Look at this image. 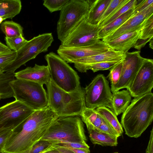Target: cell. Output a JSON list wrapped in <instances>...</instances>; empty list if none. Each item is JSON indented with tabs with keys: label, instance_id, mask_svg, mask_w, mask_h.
<instances>
[{
	"label": "cell",
	"instance_id": "cell-14",
	"mask_svg": "<svg viewBox=\"0 0 153 153\" xmlns=\"http://www.w3.org/2000/svg\"><path fill=\"white\" fill-rule=\"evenodd\" d=\"M110 48L106 43L100 40L93 45L83 47H68L60 45L57 52L67 63H72L79 59L104 53Z\"/></svg>",
	"mask_w": 153,
	"mask_h": 153
},
{
	"label": "cell",
	"instance_id": "cell-5",
	"mask_svg": "<svg viewBox=\"0 0 153 153\" xmlns=\"http://www.w3.org/2000/svg\"><path fill=\"white\" fill-rule=\"evenodd\" d=\"M89 0H69L60 10L57 23L58 39L62 42L87 16Z\"/></svg>",
	"mask_w": 153,
	"mask_h": 153
},
{
	"label": "cell",
	"instance_id": "cell-7",
	"mask_svg": "<svg viewBox=\"0 0 153 153\" xmlns=\"http://www.w3.org/2000/svg\"><path fill=\"white\" fill-rule=\"evenodd\" d=\"M15 100L35 111L48 107L47 94L43 85L36 82L15 79L10 83Z\"/></svg>",
	"mask_w": 153,
	"mask_h": 153
},
{
	"label": "cell",
	"instance_id": "cell-4",
	"mask_svg": "<svg viewBox=\"0 0 153 153\" xmlns=\"http://www.w3.org/2000/svg\"><path fill=\"white\" fill-rule=\"evenodd\" d=\"M40 140L86 142L84 125L78 116L58 117Z\"/></svg>",
	"mask_w": 153,
	"mask_h": 153
},
{
	"label": "cell",
	"instance_id": "cell-50",
	"mask_svg": "<svg viewBox=\"0 0 153 153\" xmlns=\"http://www.w3.org/2000/svg\"><path fill=\"white\" fill-rule=\"evenodd\" d=\"M119 153L118 152H113V153Z\"/></svg>",
	"mask_w": 153,
	"mask_h": 153
},
{
	"label": "cell",
	"instance_id": "cell-11",
	"mask_svg": "<svg viewBox=\"0 0 153 153\" xmlns=\"http://www.w3.org/2000/svg\"><path fill=\"white\" fill-rule=\"evenodd\" d=\"M101 28L98 25L88 23L85 19L61 42V45L68 47H81L93 45L100 40L98 36Z\"/></svg>",
	"mask_w": 153,
	"mask_h": 153
},
{
	"label": "cell",
	"instance_id": "cell-43",
	"mask_svg": "<svg viewBox=\"0 0 153 153\" xmlns=\"http://www.w3.org/2000/svg\"><path fill=\"white\" fill-rule=\"evenodd\" d=\"M11 51L7 45L0 42V54L8 52Z\"/></svg>",
	"mask_w": 153,
	"mask_h": 153
},
{
	"label": "cell",
	"instance_id": "cell-45",
	"mask_svg": "<svg viewBox=\"0 0 153 153\" xmlns=\"http://www.w3.org/2000/svg\"><path fill=\"white\" fill-rule=\"evenodd\" d=\"M149 42V47H150L152 49H153V38H152Z\"/></svg>",
	"mask_w": 153,
	"mask_h": 153
},
{
	"label": "cell",
	"instance_id": "cell-1",
	"mask_svg": "<svg viewBox=\"0 0 153 153\" xmlns=\"http://www.w3.org/2000/svg\"><path fill=\"white\" fill-rule=\"evenodd\" d=\"M58 117L49 107L35 111L21 128L7 141L3 150L7 153H26L40 141L53 122Z\"/></svg>",
	"mask_w": 153,
	"mask_h": 153
},
{
	"label": "cell",
	"instance_id": "cell-19",
	"mask_svg": "<svg viewBox=\"0 0 153 153\" xmlns=\"http://www.w3.org/2000/svg\"><path fill=\"white\" fill-rule=\"evenodd\" d=\"M111 0H89L90 7L86 21L91 24L97 25L100 18L108 7Z\"/></svg>",
	"mask_w": 153,
	"mask_h": 153
},
{
	"label": "cell",
	"instance_id": "cell-10",
	"mask_svg": "<svg viewBox=\"0 0 153 153\" xmlns=\"http://www.w3.org/2000/svg\"><path fill=\"white\" fill-rule=\"evenodd\" d=\"M35 111L19 100L8 103L0 110V128L17 131Z\"/></svg>",
	"mask_w": 153,
	"mask_h": 153
},
{
	"label": "cell",
	"instance_id": "cell-44",
	"mask_svg": "<svg viewBox=\"0 0 153 153\" xmlns=\"http://www.w3.org/2000/svg\"><path fill=\"white\" fill-rule=\"evenodd\" d=\"M67 148L71 150L74 153H90V150H87L81 149H73L70 148Z\"/></svg>",
	"mask_w": 153,
	"mask_h": 153
},
{
	"label": "cell",
	"instance_id": "cell-38",
	"mask_svg": "<svg viewBox=\"0 0 153 153\" xmlns=\"http://www.w3.org/2000/svg\"><path fill=\"white\" fill-rule=\"evenodd\" d=\"M13 132L11 129L0 128V152L3 151L7 141Z\"/></svg>",
	"mask_w": 153,
	"mask_h": 153
},
{
	"label": "cell",
	"instance_id": "cell-49",
	"mask_svg": "<svg viewBox=\"0 0 153 153\" xmlns=\"http://www.w3.org/2000/svg\"><path fill=\"white\" fill-rule=\"evenodd\" d=\"M1 95H0V100H1Z\"/></svg>",
	"mask_w": 153,
	"mask_h": 153
},
{
	"label": "cell",
	"instance_id": "cell-15",
	"mask_svg": "<svg viewBox=\"0 0 153 153\" xmlns=\"http://www.w3.org/2000/svg\"><path fill=\"white\" fill-rule=\"evenodd\" d=\"M153 14V4L134 15H133L119 28L102 39L107 42L125 33L135 31L143 27L148 19Z\"/></svg>",
	"mask_w": 153,
	"mask_h": 153
},
{
	"label": "cell",
	"instance_id": "cell-41",
	"mask_svg": "<svg viewBox=\"0 0 153 153\" xmlns=\"http://www.w3.org/2000/svg\"><path fill=\"white\" fill-rule=\"evenodd\" d=\"M40 153H64L61 148L51 144L46 149Z\"/></svg>",
	"mask_w": 153,
	"mask_h": 153
},
{
	"label": "cell",
	"instance_id": "cell-18",
	"mask_svg": "<svg viewBox=\"0 0 153 153\" xmlns=\"http://www.w3.org/2000/svg\"><path fill=\"white\" fill-rule=\"evenodd\" d=\"M144 26L135 31L123 34L106 43L112 49L126 53L134 47L140 38V31Z\"/></svg>",
	"mask_w": 153,
	"mask_h": 153
},
{
	"label": "cell",
	"instance_id": "cell-40",
	"mask_svg": "<svg viewBox=\"0 0 153 153\" xmlns=\"http://www.w3.org/2000/svg\"><path fill=\"white\" fill-rule=\"evenodd\" d=\"M139 2L137 0L134 7L133 15L139 13L153 4V0H139Z\"/></svg>",
	"mask_w": 153,
	"mask_h": 153
},
{
	"label": "cell",
	"instance_id": "cell-39",
	"mask_svg": "<svg viewBox=\"0 0 153 153\" xmlns=\"http://www.w3.org/2000/svg\"><path fill=\"white\" fill-rule=\"evenodd\" d=\"M51 143L48 141L40 140L26 153H40L48 148Z\"/></svg>",
	"mask_w": 153,
	"mask_h": 153
},
{
	"label": "cell",
	"instance_id": "cell-36",
	"mask_svg": "<svg viewBox=\"0 0 153 153\" xmlns=\"http://www.w3.org/2000/svg\"><path fill=\"white\" fill-rule=\"evenodd\" d=\"M16 52H10L0 54V69L3 70L10 65L15 59Z\"/></svg>",
	"mask_w": 153,
	"mask_h": 153
},
{
	"label": "cell",
	"instance_id": "cell-26",
	"mask_svg": "<svg viewBox=\"0 0 153 153\" xmlns=\"http://www.w3.org/2000/svg\"><path fill=\"white\" fill-rule=\"evenodd\" d=\"M14 73L4 72L0 75V95L1 99L13 97L10 83L15 79Z\"/></svg>",
	"mask_w": 153,
	"mask_h": 153
},
{
	"label": "cell",
	"instance_id": "cell-32",
	"mask_svg": "<svg viewBox=\"0 0 153 153\" xmlns=\"http://www.w3.org/2000/svg\"><path fill=\"white\" fill-rule=\"evenodd\" d=\"M153 36V16L151 15L147 20L140 31L139 39L146 40L151 39Z\"/></svg>",
	"mask_w": 153,
	"mask_h": 153
},
{
	"label": "cell",
	"instance_id": "cell-34",
	"mask_svg": "<svg viewBox=\"0 0 153 153\" xmlns=\"http://www.w3.org/2000/svg\"><path fill=\"white\" fill-rule=\"evenodd\" d=\"M69 0H45L43 5L51 13L60 10Z\"/></svg>",
	"mask_w": 153,
	"mask_h": 153
},
{
	"label": "cell",
	"instance_id": "cell-31",
	"mask_svg": "<svg viewBox=\"0 0 153 153\" xmlns=\"http://www.w3.org/2000/svg\"><path fill=\"white\" fill-rule=\"evenodd\" d=\"M121 61L105 62L94 64L86 67L83 70L82 73L86 72L89 70H91L94 72L99 71L107 70H110L113 67Z\"/></svg>",
	"mask_w": 153,
	"mask_h": 153
},
{
	"label": "cell",
	"instance_id": "cell-2",
	"mask_svg": "<svg viewBox=\"0 0 153 153\" xmlns=\"http://www.w3.org/2000/svg\"><path fill=\"white\" fill-rule=\"evenodd\" d=\"M153 94L152 92L134 98L123 113L121 124L125 134L137 138L152 123Z\"/></svg>",
	"mask_w": 153,
	"mask_h": 153
},
{
	"label": "cell",
	"instance_id": "cell-30",
	"mask_svg": "<svg viewBox=\"0 0 153 153\" xmlns=\"http://www.w3.org/2000/svg\"><path fill=\"white\" fill-rule=\"evenodd\" d=\"M122 65L123 61L122 60L110 70L107 77L111 82V91L117 85L120 77Z\"/></svg>",
	"mask_w": 153,
	"mask_h": 153
},
{
	"label": "cell",
	"instance_id": "cell-9",
	"mask_svg": "<svg viewBox=\"0 0 153 153\" xmlns=\"http://www.w3.org/2000/svg\"><path fill=\"white\" fill-rule=\"evenodd\" d=\"M83 91L86 107L96 109L104 106L113 111L112 93L108 82L103 74L97 75Z\"/></svg>",
	"mask_w": 153,
	"mask_h": 153
},
{
	"label": "cell",
	"instance_id": "cell-20",
	"mask_svg": "<svg viewBox=\"0 0 153 153\" xmlns=\"http://www.w3.org/2000/svg\"><path fill=\"white\" fill-rule=\"evenodd\" d=\"M131 97L127 90L119 91L112 93L113 111L117 116L126 110L131 101Z\"/></svg>",
	"mask_w": 153,
	"mask_h": 153
},
{
	"label": "cell",
	"instance_id": "cell-52",
	"mask_svg": "<svg viewBox=\"0 0 153 153\" xmlns=\"http://www.w3.org/2000/svg\"><path fill=\"white\" fill-rule=\"evenodd\" d=\"M1 4V3L0 2V4Z\"/></svg>",
	"mask_w": 153,
	"mask_h": 153
},
{
	"label": "cell",
	"instance_id": "cell-29",
	"mask_svg": "<svg viewBox=\"0 0 153 153\" xmlns=\"http://www.w3.org/2000/svg\"><path fill=\"white\" fill-rule=\"evenodd\" d=\"M137 0H129L128 1L118 10L114 15L106 19L100 25L101 28L106 26L126 12L134 8L137 3Z\"/></svg>",
	"mask_w": 153,
	"mask_h": 153
},
{
	"label": "cell",
	"instance_id": "cell-37",
	"mask_svg": "<svg viewBox=\"0 0 153 153\" xmlns=\"http://www.w3.org/2000/svg\"><path fill=\"white\" fill-rule=\"evenodd\" d=\"M101 118L102 123L100 127L96 129L116 138H118L121 135L106 121Z\"/></svg>",
	"mask_w": 153,
	"mask_h": 153
},
{
	"label": "cell",
	"instance_id": "cell-51",
	"mask_svg": "<svg viewBox=\"0 0 153 153\" xmlns=\"http://www.w3.org/2000/svg\"><path fill=\"white\" fill-rule=\"evenodd\" d=\"M1 108H2V106L1 107H0V110Z\"/></svg>",
	"mask_w": 153,
	"mask_h": 153
},
{
	"label": "cell",
	"instance_id": "cell-42",
	"mask_svg": "<svg viewBox=\"0 0 153 153\" xmlns=\"http://www.w3.org/2000/svg\"><path fill=\"white\" fill-rule=\"evenodd\" d=\"M153 129L150 131L149 140L147 148L146 150V153H153Z\"/></svg>",
	"mask_w": 153,
	"mask_h": 153
},
{
	"label": "cell",
	"instance_id": "cell-8",
	"mask_svg": "<svg viewBox=\"0 0 153 153\" xmlns=\"http://www.w3.org/2000/svg\"><path fill=\"white\" fill-rule=\"evenodd\" d=\"M53 41L51 33L39 34L27 41L16 51L15 59L3 70V72L14 73L21 66L35 59L39 53L47 51Z\"/></svg>",
	"mask_w": 153,
	"mask_h": 153
},
{
	"label": "cell",
	"instance_id": "cell-33",
	"mask_svg": "<svg viewBox=\"0 0 153 153\" xmlns=\"http://www.w3.org/2000/svg\"><path fill=\"white\" fill-rule=\"evenodd\" d=\"M5 40L7 46L11 51L16 52L19 50L27 41L22 36L11 38L5 37Z\"/></svg>",
	"mask_w": 153,
	"mask_h": 153
},
{
	"label": "cell",
	"instance_id": "cell-22",
	"mask_svg": "<svg viewBox=\"0 0 153 153\" xmlns=\"http://www.w3.org/2000/svg\"><path fill=\"white\" fill-rule=\"evenodd\" d=\"M0 16L4 20L12 19L20 12L22 7L20 0H0Z\"/></svg>",
	"mask_w": 153,
	"mask_h": 153
},
{
	"label": "cell",
	"instance_id": "cell-35",
	"mask_svg": "<svg viewBox=\"0 0 153 153\" xmlns=\"http://www.w3.org/2000/svg\"><path fill=\"white\" fill-rule=\"evenodd\" d=\"M49 142L51 144L58 147L90 150V147L86 142L77 143L59 141Z\"/></svg>",
	"mask_w": 153,
	"mask_h": 153
},
{
	"label": "cell",
	"instance_id": "cell-13",
	"mask_svg": "<svg viewBox=\"0 0 153 153\" xmlns=\"http://www.w3.org/2000/svg\"><path fill=\"white\" fill-rule=\"evenodd\" d=\"M140 51L125 53L122 60L123 65L120 77L113 93L130 86L143 63L144 58L140 54Z\"/></svg>",
	"mask_w": 153,
	"mask_h": 153
},
{
	"label": "cell",
	"instance_id": "cell-23",
	"mask_svg": "<svg viewBox=\"0 0 153 153\" xmlns=\"http://www.w3.org/2000/svg\"><path fill=\"white\" fill-rule=\"evenodd\" d=\"M91 142L94 144L102 146H116L118 144L117 138L97 129L88 130Z\"/></svg>",
	"mask_w": 153,
	"mask_h": 153
},
{
	"label": "cell",
	"instance_id": "cell-47",
	"mask_svg": "<svg viewBox=\"0 0 153 153\" xmlns=\"http://www.w3.org/2000/svg\"><path fill=\"white\" fill-rule=\"evenodd\" d=\"M4 72L2 70L0 69V75L2 73H3Z\"/></svg>",
	"mask_w": 153,
	"mask_h": 153
},
{
	"label": "cell",
	"instance_id": "cell-6",
	"mask_svg": "<svg viewBox=\"0 0 153 153\" xmlns=\"http://www.w3.org/2000/svg\"><path fill=\"white\" fill-rule=\"evenodd\" d=\"M45 58L51 78L58 87L67 92L75 91L82 88L80 78L76 72L59 55L51 52L46 54Z\"/></svg>",
	"mask_w": 153,
	"mask_h": 153
},
{
	"label": "cell",
	"instance_id": "cell-17",
	"mask_svg": "<svg viewBox=\"0 0 153 153\" xmlns=\"http://www.w3.org/2000/svg\"><path fill=\"white\" fill-rule=\"evenodd\" d=\"M125 53L110 48L104 53L79 59L74 61V67L79 71L82 73L86 67L91 65L105 62L121 61L125 56Z\"/></svg>",
	"mask_w": 153,
	"mask_h": 153
},
{
	"label": "cell",
	"instance_id": "cell-21",
	"mask_svg": "<svg viewBox=\"0 0 153 153\" xmlns=\"http://www.w3.org/2000/svg\"><path fill=\"white\" fill-rule=\"evenodd\" d=\"M134 7L102 28L98 33L99 39H102L113 33L121 26L133 15Z\"/></svg>",
	"mask_w": 153,
	"mask_h": 153
},
{
	"label": "cell",
	"instance_id": "cell-16",
	"mask_svg": "<svg viewBox=\"0 0 153 153\" xmlns=\"http://www.w3.org/2000/svg\"><path fill=\"white\" fill-rule=\"evenodd\" d=\"M14 74L16 79L33 82L42 85H46L51 78L48 66L36 64L33 67H28Z\"/></svg>",
	"mask_w": 153,
	"mask_h": 153
},
{
	"label": "cell",
	"instance_id": "cell-24",
	"mask_svg": "<svg viewBox=\"0 0 153 153\" xmlns=\"http://www.w3.org/2000/svg\"><path fill=\"white\" fill-rule=\"evenodd\" d=\"M80 116L82 122L85 123L88 130L97 129L102 123L101 117L96 109L85 107Z\"/></svg>",
	"mask_w": 153,
	"mask_h": 153
},
{
	"label": "cell",
	"instance_id": "cell-25",
	"mask_svg": "<svg viewBox=\"0 0 153 153\" xmlns=\"http://www.w3.org/2000/svg\"><path fill=\"white\" fill-rule=\"evenodd\" d=\"M96 109L102 118L108 123L120 135L122 134L123 132V127L113 111L104 106L98 107Z\"/></svg>",
	"mask_w": 153,
	"mask_h": 153
},
{
	"label": "cell",
	"instance_id": "cell-12",
	"mask_svg": "<svg viewBox=\"0 0 153 153\" xmlns=\"http://www.w3.org/2000/svg\"><path fill=\"white\" fill-rule=\"evenodd\" d=\"M153 87V60L144 58L140 69L127 88L132 97H137L151 92Z\"/></svg>",
	"mask_w": 153,
	"mask_h": 153
},
{
	"label": "cell",
	"instance_id": "cell-48",
	"mask_svg": "<svg viewBox=\"0 0 153 153\" xmlns=\"http://www.w3.org/2000/svg\"><path fill=\"white\" fill-rule=\"evenodd\" d=\"M0 153H7L4 152H3V151H2L1 152H0Z\"/></svg>",
	"mask_w": 153,
	"mask_h": 153
},
{
	"label": "cell",
	"instance_id": "cell-3",
	"mask_svg": "<svg viewBox=\"0 0 153 153\" xmlns=\"http://www.w3.org/2000/svg\"><path fill=\"white\" fill-rule=\"evenodd\" d=\"M46 85L48 107L58 117L80 116L85 107L83 89L66 92L51 78Z\"/></svg>",
	"mask_w": 153,
	"mask_h": 153
},
{
	"label": "cell",
	"instance_id": "cell-27",
	"mask_svg": "<svg viewBox=\"0 0 153 153\" xmlns=\"http://www.w3.org/2000/svg\"><path fill=\"white\" fill-rule=\"evenodd\" d=\"M0 28L6 37L11 38L23 36L22 27L19 24L12 21L3 22L1 24Z\"/></svg>",
	"mask_w": 153,
	"mask_h": 153
},
{
	"label": "cell",
	"instance_id": "cell-28",
	"mask_svg": "<svg viewBox=\"0 0 153 153\" xmlns=\"http://www.w3.org/2000/svg\"><path fill=\"white\" fill-rule=\"evenodd\" d=\"M129 0H111L104 12L100 18L97 25H100L106 19L114 15Z\"/></svg>",
	"mask_w": 153,
	"mask_h": 153
},
{
	"label": "cell",
	"instance_id": "cell-46",
	"mask_svg": "<svg viewBox=\"0 0 153 153\" xmlns=\"http://www.w3.org/2000/svg\"><path fill=\"white\" fill-rule=\"evenodd\" d=\"M3 21H4L3 18L2 17L0 16V24Z\"/></svg>",
	"mask_w": 153,
	"mask_h": 153
}]
</instances>
